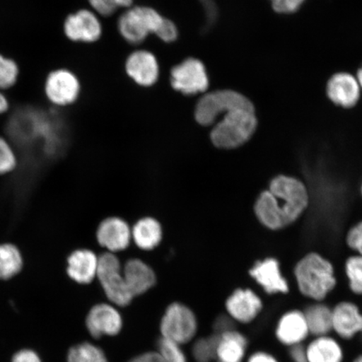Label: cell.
<instances>
[{"instance_id":"cell-24","label":"cell","mask_w":362,"mask_h":362,"mask_svg":"<svg viewBox=\"0 0 362 362\" xmlns=\"http://www.w3.org/2000/svg\"><path fill=\"white\" fill-rule=\"evenodd\" d=\"M131 230L136 245L142 250L155 249L160 243L163 237L160 223L152 217L140 219Z\"/></svg>"},{"instance_id":"cell-37","label":"cell","mask_w":362,"mask_h":362,"mask_svg":"<svg viewBox=\"0 0 362 362\" xmlns=\"http://www.w3.org/2000/svg\"><path fill=\"white\" fill-rule=\"evenodd\" d=\"M11 362H42V361L34 350L22 349L13 354Z\"/></svg>"},{"instance_id":"cell-4","label":"cell","mask_w":362,"mask_h":362,"mask_svg":"<svg viewBox=\"0 0 362 362\" xmlns=\"http://www.w3.org/2000/svg\"><path fill=\"white\" fill-rule=\"evenodd\" d=\"M252 102L245 95L232 89L216 90L203 95L194 110V117L202 126L214 125L230 110Z\"/></svg>"},{"instance_id":"cell-33","label":"cell","mask_w":362,"mask_h":362,"mask_svg":"<svg viewBox=\"0 0 362 362\" xmlns=\"http://www.w3.org/2000/svg\"><path fill=\"white\" fill-rule=\"evenodd\" d=\"M245 362H284L282 357L269 348H252Z\"/></svg>"},{"instance_id":"cell-27","label":"cell","mask_w":362,"mask_h":362,"mask_svg":"<svg viewBox=\"0 0 362 362\" xmlns=\"http://www.w3.org/2000/svg\"><path fill=\"white\" fill-rule=\"evenodd\" d=\"M349 289L353 296L362 297V256H351L345 265Z\"/></svg>"},{"instance_id":"cell-9","label":"cell","mask_w":362,"mask_h":362,"mask_svg":"<svg viewBox=\"0 0 362 362\" xmlns=\"http://www.w3.org/2000/svg\"><path fill=\"white\" fill-rule=\"evenodd\" d=\"M332 334L349 346L362 334V308L354 300H342L332 305Z\"/></svg>"},{"instance_id":"cell-28","label":"cell","mask_w":362,"mask_h":362,"mask_svg":"<svg viewBox=\"0 0 362 362\" xmlns=\"http://www.w3.org/2000/svg\"><path fill=\"white\" fill-rule=\"evenodd\" d=\"M19 75L20 68L16 62L0 54V90L13 88Z\"/></svg>"},{"instance_id":"cell-29","label":"cell","mask_w":362,"mask_h":362,"mask_svg":"<svg viewBox=\"0 0 362 362\" xmlns=\"http://www.w3.org/2000/svg\"><path fill=\"white\" fill-rule=\"evenodd\" d=\"M217 334L204 337L194 343L193 356L197 362L215 361Z\"/></svg>"},{"instance_id":"cell-38","label":"cell","mask_w":362,"mask_h":362,"mask_svg":"<svg viewBox=\"0 0 362 362\" xmlns=\"http://www.w3.org/2000/svg\"><path fill=\"white\" fill-rule=\"evenodd\" d=\"M285 352L288 362H308L305 345L289 348Z\"/></svg>"},{"instance_id":"cell-44","label":"cell","mask_w":362,"mask_h":362,"mask_svg":"<svg viewBox=\"0 0 362 362\" xmlns=\"http://www.w3.org/2000/svg\"><path fill=\"white\" fill-rule=\"evenodd\" d=\"M358 342H360L361 344V346H362V334H361V337L359 339Z\"/></svg>"},{"instance_id":"cell-7","label":"cell","mask_w":362,"mask_h":362,"mask_svg":"<svg viewBox=\"0 0 362 362\" xmlns=\"http://www.w3.org/2000/svg\"><path fill=\"white\" fill-rule=\"evenodd\" d=\"M226 315L237 327H251L259 321L265 309L260 294L250 288H238L225 302Z\"/></svg>"},{"instance_id":"cell-23","label":"cell","mask_w":362,"mask_h":362,"mask_svg":"<svg viewBox=\"0 0 362 362\" xmlns=\"http://www.w3.org/2000/svg\"><path fill=\"white\" fill-rule=\"evenodd\" d=\"M303 310L311 337L332 334V308L327 301L309 302Z\"/></svg>"},{"instance_id":"cell-17","label":"cell","mask_w":362,"mask_h":362,"mask_svg":"<svg viewBox=\"0 0 362 362\" xmlns=\"http://www.w3.org/2000/svg\"><path fill=\"white\" fill-rule=\"evenodd\" d=\"M64 33L72 42H94L102 35L101 23L93 12L81 10L66 17Z\"/></svg>"},{"instance_id":"cell-14","label":"cell","mask_w":362,"mask_h":362,"mask_svg":"<svg viewBox=\"0 0 362 362\" xmlns=\"http://www.w3.org/2000/svg\"><path fill=\"white\" fill-rule=\"evenodd\" d=\"M251 349L248 334L242 329L233 327L217 334L215 362H245Z\"/></svg>"},{"instance_id":"cell-11","label":"cell","mask_w":362,"mask_h":362,"mask_svg":"<svg viewBox=\"0 0 362 362\" xmlns=\"http://www.w3.org/2000/svg\"><path fill=\"white\" fill-rule=\"evenodd\" d=\"M170 81L174 89L188 96L205 93L209 88V76L206 66L194 58H188L173 67Z\"/></svg>"},{"instance_id":"cell-42","label":"cell","mask_w":362,"mask_h":362,"mask_svg":"<svg viewBox=\"0 0 362 362\" xmlns=\"http://www.w3.org/2000/svg\"><path fill=\"white\" fill-rule=\"evenodd\" d=\"M347 362H362V351L355 353L350 356Z\"/></svg>"},{"instance_id":"cell-34","label":"cell","mask_w":362,"mask_h":362,"mask_svg":"<svg viewBox=\"0 0 362 362\" xmlns=\"http://www.w3.org/2000/svg\"><path fill=\"white\" fill-rule=\"evenodd\" d=\"M274 11L283 15L297 12L306 0H269Z\"/></svg>"},{"instance_id":"cell-20","label":"cell","mask_w":362,"mask_h":362,"mask_svg":"<svg viewBox=\"0 0 362 362\" xmlns=\"http://www.w3.org/2000/svg\"><path fill=\"white\" fill-rule=\"evenodd\" d=\"M127 74L142 87H151L158 78V64L155 56L146 51L135 52L126 62Z\"/></svg>"},{"instance_id":"cell-32","label":"cell","mask_w":362,"mask_h":362,"mask_svg":"<svg viewBox=\"0 0 362 362\" xmlns=\"http://www.w3.org/2000/svg\"><path fill=\"white\" fill-rule=\"evenodd\" d=\"M134 0H88L93 10L103 16H110L117 8L132 6Z\"/></svg>"},{"instance_id":"cell-36","label":"cell","mask_w":362,"mask_h":362,"mask_svg":"<svg viewBox=\"0 0 362 362\" xmlns=\"http://www.w3.org/2000/svg\"><path fill=\"white\" fill-rule=\"evenodd\" d=\"M163 42L170 43L175 42L178 37L177 27L173 22L165 19L160 30L156 35Z\"/></svg>"},{"instance_id":"cell-39","label":"cell","mask_w":362,"mask_h":362,"mask_svg":"<svg viewBox=\"0 0 362 362\" xmlns=\"http://www.w3.org/2000/svg\"><path fill=\"white\" fill-rule=\"evenodd\" d=\"M237 327L232 320L226 314L219 315L215 320L214 334H219L223 333L230 329Z\"/></svg>"},{"instance_id":"cell-43","label":"cell","mask_w":362,"mask_h":362,"mask_svg":"<svg viewBox=\"0 0 362 362\" xmlns=\"http://www.w3.org/2000/svg\"><path fill=\"white\" fill-rule=\"evenodd\" d=\"M356 80L358 81L361 89H362V65L356 72Z\"/></svg>"},{"instance_id":"cell-45","label":"cell","mask_w":362,"mask_h":362,"mask_svg":"<svg viewBox=\"0 0 362 362\" xmlns=\"http://www.w3.org/2000/svg\"><path fill=\"white\" fill-rule=\"evenodd\" d=\"M361 197H362V183H361Z\"/></svg>"},{"instance_id":"cell-8","label":"cell","mask_w":362,"mask_h":362,"mask_svg":"<svg viewBox=\"0 0 362 362\" xmlns=\"http://www.w3.org/2000/svg\"><path fill=\"white\" fill-rule=\"evenodd\" d=\"M97 278L108 300L117 306H127L134 297L127 286L119 259L111 252L98 259Z\"/></svg>"},{"instance_id":"cell-15","label":"cell","mask_w":362,"mask_h":362,"mask_svg":"<svg viewBox=\"0 0 362 362\" xmlns=\"http://www.w3.org/2000/svg\"><path fill=\"white\" fill-rule=\"evenodd\" d=\"M305 346L308 362H347L350 357L346 344L333 334L311 337Z\"/></svg>"},{"instance_id":"cell-41","label":"cell","mask_w":362,"mask_h":362,"mask_svg":"<svg viewBox=\"0 0 362 362\" xmlns=\"http://www.w3.org/2000/svg\"><path fill=\"white\" fill-rule=\"evenodd\" d=\"M10 108V102L7 97L0 90V115L6 113Z\"/></svg>"},{"instance_id":"cell-26","label":"cell","mask_w":362,"mask_h":362,"mask_svg":"<svg viewBox=\"0 0 362 362\" xmlns=\"http://www.w3.org/2000/svg\"><path fill=\"white\" fill-rule=\"evenodd\" d=\"M67 362H108L100 348L88 342L71 347L67 355Z\"/></svg>"},{"instance_id":"cell-13","label":"cell","mask_w":362,"mask_h":362,"mask_svg":"<svg viewBox=\"0 0 362 362\" xmlns=\"http://www.w3.org/2000/svg\"><path fill=\"white\" fill-rule=\"evenodd\" d=\"M248 273L266 296H287L291 292L289 284L280 269L279 262L274 257L257 261Z\"/></svg>"},{"instance_id":"cell-16","label":"cell","mask_w":362,"mask_h":362,"mask_svg":"<svg viewBox=\"0 0 362 362\" xmlns=\"http://www.w3.org/2000/svg\"><path fill=\"white\" fill-rule=\"evenodd\" d=\"M361 90L356 76L341 71L330 76L325 87V93L334 105L349 110L358 103Z\"/></svg>"},{"instance_id":"cell-22","label":"cell","mask_w":362,"mask_h":362,"mask_svg":"<svg viewBox=\"0 0 362 362\" xmlns=\"http://www.w3.org/2000/svg\"><path fill=\"white\" fill-rule=\"evenodd\" d=\"M123 275L127 286L133 297L146 293L156 282L155 272L140 259L127 261Z\"/></svg>"},{"instance_id":"cell-35","label":"cell","mask_w":362,"mask_h":362,"mask_svg":"<svg viewBox=\"0 0 362 362\" xmlns=\"http://www.w3.org/2000/svg\"><path fill=\"white\" fill-rule=\"evenodd\" d=\"M346 242L347 246L355 251L357 255L362 256V221L348 230Z\"/></svg>"},{"instance_id":"cell-25","label":"cell","mask_w":362,"mask_h":362,"mask_svg":"<svg viewBox=\"0 0 362 362\" xmlns=\"http://www.w3.org/2000/svg\"><path fill=\"white\" fill-rule=\"evenodd\" d=\"M24 266L22 253L15 244L0 243V280H10L19 274Z\"/></svg>"},{"instance_id":"cell-30","label":"cell","mask_w":362,"mask_h":362,"mask_svg":"<svg viewBox=\"0 0 362 362\" xmlns=\"http://www.w3.org/2000/svg\"><path fill=\"white\" fill-rule=\"evenodd\" d=\"M17 164L15 149L7 139L0 136V175L11 173L16 170Z\"/></svg>"},{"instance_id":"cell-10","label":"cell","mask_w":362,"mask_h":362,"mask_svg":"<svg viewBox=\"0 0 362 362\" xmlns=\"http://www.w3.org/2000/svg\"><path fill=\"white\" fill-rule=\"evenodd\" d=\"M163 338L175 343H187L197 332V320L188 307L174 303L166 310L161 320Z\"/></svg>"},{"instance_id":"cell-18","label":"cell","mask_w":362,"mask_h":362,"mask_svg":"<svg viewBox=\"0 0 362 362\" xmlns=\"http://www.w3.org/2000/svg\"><path fill=\"white\" fill-rule=\"evenodd\" d=\"M98 242L112 252L125 250L132 240V230L123 219L110 217L103 220L97 230Z\"/></svg>"},{"instance_id":"cell-12","label":"cell","mask_w":362,"mask_h":362,"mask_svg":"<svg viewBox=\"0 0 362 362\" xmlns=\"http://www.w3.org/2000/svg\"><path fill=\"white\" fill-rule=\"evenodd\" d=\"M45 94L54 106L66 107L78 98L81 86L74 74L66 69L49 72L45 81Z\"/></svg>"},{"instance_id":"cell-31","label":"cell","mask_w":362,"mask_h":362,"mask_svg":"<svg viewBox=\"0 0 362 362\" xmlns=\"http://www.w3.org/2000/svg\"><path fill=\"white\" fill-rule=\"evenodd\" d=\"M158 353L165 362H187L180 345L168 339L162 338L158 341Z\"/></svg>"},{"instance_id":"cell-3","label":"cell","mask_w":362,"mask_h":362,"mask_svg":"<svg viewBox=\"0 0 362 362\" xmlns=\"http://www.w3.org/2000/svg\"><path fill=\"white\" fill-rule=\"evenodd\" d=\"M259 126L255 104L234 108L226 112L211 131V140L216 148L235 149L242 147L255 134Z\"/></svg>"},{"instance_id":"cell-2","label":"cell","mask_w":362,"mask_h":362,"mask_svg":"<svg viewBox=\"0 0 362 362\" xmlns=\"http://www.w3.org/2000/svg\"><path fill=\"white\" fill-rule=\"evenodd\" d=\"M298 293L309 302H325L337 288L334 267L320 253L310 252L294 268Z\"/></svg>"},{"instance_id":"cell-19","label":"cell","mask_w":362,"mask_h":362,"mask_svg":"<svg viewBox=\"0 0 362 362\" xmlns=\"http://www.w3.org/2000/svg\"><path fill=\"white\" fill-rule=\"evenodd\" d=\"M88 332L94 338L115 336L123 325L119 312L107 304L95 305L90 310L86 320Z\"/></svg>"},{"instance_id":"cell-40","label":"cell","mask_w":362,"mask_h":362,"mask_svg":"<svg viewBox=\"0 0 362 362\" xmlns=\"http://www.w3.org/2000/svg\"><path fill=\"white\" fill-rule=\"evenodd\" d=\"M129 362H165L158 352H148L135 357Z\"/></svg>"},{"instance_id":"cell-21","label":"cell","mask_w":362,"mask_h":362,"mask_svg":"<svg viewBox=\"0 0 362 362\" xmlns=\"http://www.w3.org/2000/svg\"><path fill=\"white\" fill-rule=\"evenodd\" d=\"M99 257L88 249H78L67 259V274L80 284L92 283L97 277Z\"/></svg>"},{"instance_id":"cell-1","label":"cell","mask_w":362,"mask_h":362,"mask_svg":"<svg viewBox=\"0 0 362 362\" xmlns=\"http://www.w3.org/2000/svg\"><path fill=\"white\" fill-rule=\"evenodd\" d=\"M309 204V191L301 180L279 175L270 180L269 189L257 197L253 210L262 226L279 230L300 219Z\"/></svg>"},{"instance_id":"cell-6","label":"cell","mask_w":362,"mask_h":362,"mask_svg":"<svg viewBox=\"0 0 362 362\" xmlns=\"http://www.w3.org/2000/svg\"><path fill=\"white\" fill-rule=\"evenodd\" d=\"M271 332L276 345L284 351L305 345L311 337L303 308L283 311L276 318Z\"/></svg>"},{"instance_id":"cell-5","label":"cell","mask_w":362,"mask_h":362,"mask_svg":"<svg viewBox=\"0 0 362 362\" xmlns=\"http://www.w3.org/2000/svg\"><path fill=\"white\" fill-rule=\"evenodd\" d=\"M165 18L151 7L129 8L119 21L122 36L131 44H140L151 34L157 35Z\"/></svg>"}]
</instances>
